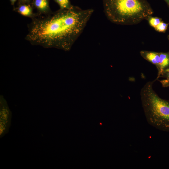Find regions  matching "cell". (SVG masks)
<instances>
[{"label": "cell", "instance_id": "obj_13", "mask_svg": "<svg viewBox=\"0 0 169 169\" xmlns=\"http://www.w3.org/2000/svg\"><path fill=\"white\" fill-rule=\"evenodd\" d=\"M17 0H10L12 4H14Z\"/></svg>", "mask_w": 169, "mask_h": 169}, {"label": "cell", "instance_id": "obj_2", "mask_svg": "<svg viewBox=\"0 0 169 169\" xmlns=\"http://www.w3.org/2000/svg\"><path fill=\"white\" fill-rule=\"evenodd\" d=\"M102 2L107 19L117 24H138L154 13L146 0H102Z\"/></svg>", "mask_w": 169, "mask_h": 169}, {"label": "cell", "instance_id": "obj_11", "mask_svg": "<svg viewBox=\"0 0 169 169\" xmlns=\"http://www.w3.org/2000/svg\"><path fill=\"white\" fill-rule=\"evenodd\" d=\"M169 23H166L162 21L155 28L157 32L165 33L167 30Z\"/></svg>", "mask_w": 169, "mask_h": 169}, {"label": "cell", "instance_id": "obj_10", "mask_svg": "<svg viewBox=\"0 0 169 169\" xmlns=\"http://www.w3.org/2000/svg\"><path fill=\"white\" fill-rule=\"evenodd\" d=\"M59 6L60 9H64L70 8L72 5L69 0H55Z\"/></svg>", "mask_w": 169, "mask_h": 169}, {"label": "cell", "instance_id": "obj_9", "mask_svg": "<svg viewBox=\"0 0 169 169\" xmlns=\"http://www.w3.org/2000/svg\"><path fill=\"white\" fill-rule=\"evenodd\" d=\"M18 10L21 14L25 16L30 15L32 12L31 8L27 5H21L19 7Z\"/></svg>", "mask_w": 169, "mask_h": 169}, {"label": "cell", "instance_id": "obj_6", "mask_svg": "<svg viewBox=\"0 0 169 169\" xmlns=\"http://www.w3.org/2000/svg\"><path fill=\"white\" fill-rule=\"evenodd\" d=\"M162 78V79L161 80H159L162 86L163 87H169V67L163 71L159 77V78Z\"/></svg>", "mask_w": 169, "mask_h": 169}, {"label": "cell", "instance_id": "obj_8", "mask_svg": "<svg viewBox=\"0 0 169 169\" xmlns=\"http://www.w3.org/2000/svg\"><path fill=\"white\" fill-rule=\"evenodd\" d=\"M149 25L154 29L162 21L161 18L155 17H152L151 15L147 17L146 19Z\"/></svg>", "mask_w": 169, "mask_h": 169}, {"label": "cell", "instance_id": "obj_3", "mask_svg": "<svg viewBox=\"0 0 169 169\" xmlns=\"http://www.w3.org/2000/svg\"><path fill=\"white\" fill-rule=\"evenodd\" d=\"M156 81L147 82L140 92L141 102L148 123L155 128L169 132V101L160 98L153 89Z\"/></svg>", "mask_w": 169, "mask_h": 169}, {"label": "cell", "instance_id": "obj_4", "mask_svg": "<svg viewBox=\"0 0 169 169\" xmlns=\"http://www.w3.org/2000/svg\"><path fill=\"white\" fill-rule=\"evenodd\" d=\"M159 59L157 68V76L155 79L158 80L163 71L169 67V52H159Z\"/></svg>", "mask_w": 169, "mask_h": 169}, {"label": "cell", "instance_id": "obj_15", "mask_svg": "<svg viewBox=\"0 0 169 169\" xmlns=\"http://www.w3.org/2000/svg\"><path fill=\"white\" fill-rule=\"evenodd\" d=\"M23 0L25 1H28L29 0Z\"/></svg>", "mask_w": 169, "mask_h": 169}, {"label": "cell", "instance_id": "obj_12", "mask_svg": "<svg viewBox=\"0 0 169 169\" xmlns=\"http://www.w3.org/2000/svg\"><path fill=\"white\" fill-rule=\"evenodd\" d=\"M169 8V0H164Z\"/></svg>", "mask_w": 169, "mask_h": 169}, {"label": "cell", "instance_id": "obj_7", "mask_svg": "<svg viewBox=\"0 0 169 169\" xmlns=\"http://www.w3.org/2000/svg\"><path fill=\"white\" fill-rule=\"evenodd\" d=\"M34 3L38 9L42 11L46 10L49 8L48 0H35Z\"/></svg>", "mask_w": 169, "mask_h": 169}, {"label": "cell", "instance_id": "obj_1", "mask_svg": "<svg viewBox=\"0 0 169 169\" xmlns=\"http://www.w3.org/2000/svg\"><path fill=\"white\" fill-rule=\"evenodd\" d=\"M94 11L72 5L33 18L25 39L33 44L69 50L82 33Z\"/></svg>", "mask_w": 169, "mask_h": 169}, {"label": "cell", "instance_id": "obj_14", "mask_svg": "<svg viewBox=\"0 0 169 169\" xmlns=\"http://www.w3.org/2000/svg\"><path fill=\"white\" fill-rule=\"evenodd\" d=\"M167 39H168V40L169 41V34H168L167 36Z\"/></svg>", "mask_w": 169, "mask_h": 169}, {"label": "cell", "instance_id": "obj_5", "mask_svg": "<svg viewBox=\"0 0 169 169\" xmlns=\"http://www.w3.org/2000/svg\"><path fill=\"white\" fill-rule=\"evenodd\" d=\"M140 54L144 59L155 65L156 68H157L159 62V52L141 50L140 52Z\"/></svg>", "mask_w": 169, "mask_h": 169}]
</instances>
